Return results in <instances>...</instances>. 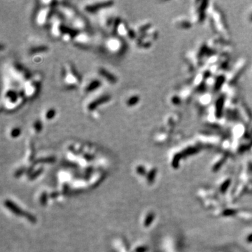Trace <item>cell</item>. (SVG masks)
<instances>
[{
    "mask_svg": "<svg viewBox=\"0 0 252 252\" xmlns=\"http://www.w3.org/2000/svg\"><path fill=\"white\" fill-rule=\"evenodd\" d=\"M63 80L64 85H66L67 88H74L79 83V76L78 74L70 65H67L64 67Z\"/></svg>",
    "mask_w": 252,
    "mask_h": 252,
    "instance_id": "1",
    "label": "cell"
},
{
    "mask_svg": "<svg viewBox=\"0 0 252 252\" xmlns=\"http://www.w3.org/2000/svg\"><path fill=\"white\" fill-rule=\"evenodd\" d=\"M53 7V5H50V6L46 5V7L40 10V13L37 17V22L39 24H45L48 20L50 19L52 16Z\"/></svg>",
    "mask_w": 252,
    "mask_h": 252,
    "instance_id": "2",
    "label": "cell"
},
{
    "mask_svg": "<svg viewBox=\"0 0 252 252\" xmlns=\"http://www.w3.org/2000/svg\"><path fill=\"white\" fill-rule=\"evenodd\" d=\"M106 47L113 53H118L123 49V43L118 38H109L106 42Z\"/></svg>",
    "mask_w": 252,
    "mask_h": 252,
    "instance_id": "3",
    "label": "cell"
},
{
    "mask_svg": "<svg viewBox=\"0 0 252 252\" xmlns=\"http://www.w3.org/2000/svg\"><path fill=\"white\" fill-rule=\"evenodd\" d=\"M113 4L112 1H103V2H92L89 3L85 6V10L88 12H95V11H98L99 9L107 8Z\"/></svg>",
    "mask_w": 252,
    "mask_h": 252,
    "instance_id": "4",
    "label": "cell"
},
{
    "mask_svg": "<svg viewBox=\"0 0 252 252\" xmlns=\"http://www.w3.org/2000/svg\"><path fill=\"white\" fill-rule=\"evenodd\" d=\"M99 74L100 75L101 77L104 78L105 80H107V81L110 82V83H116L117 81L114 75L112 74L111 72H109L108 70H105V69L100 68L99 70Z\"/></svg>",
    "mask_w": 252,
    "mask_h": 252,
    "instance_id": "5",
    "label": "cell"
},
{
    "mask_svg": "<svg viewBox=\"0 0 252 252\" xmlns=\"http://www.w3.org/2000/svg\"><path fill=\"white\" fill-rule=\"evenodd\" d=\"M101 85H102V84H101L100 80L99 79L92 80L86 86V88H85V91L88 92V93L89 92H93L95 91V90H96L97 89L100 88Z\"/></svg>",
    "mask_w": 252,
    "mask_h": 252,
    "instance_id": "6",
    "label": "cell"
},
{
    "mask_svg": "<svg viewBox=\"0 0 252 252\" xmlns=\"http://www.w3.org/2000/svg\"><path fill=\"white\" fill-rule=\"evenodd\" d=\"M55 116H56V111L54 109L50 108L46 111L43 116H44V118H46L47 120H50L53 118H54Z\"/></svg>",
    "mask_w": 252,
    "mask_h": 252,
    "instance_id": "7",
    "label": "cell"
},
{
    "mask_svg": "<svg viewBox=\"0 0 252 252\" xmlns=\"http://www.w3.org/2000/svg\"><path fill=\"white\" fill-rule=\"evenodd\" d=\"M137 98L136 96H132L130 97V98H127V100H126V105L127 106H132L134 105H135L136 103H137Z\"/></svg>",
    "mask_w": 252,
    "mask_h": 252,
    "instance_id": "8",
    "label": "cell"
},
{
    "mask_svg": "<svg viewBox=\"0 0 252 252\" xmlns=\"http://www.w3.org/2000/svg\"><path fill=\"white\" fill-rule=\"evenodd\" d=\"M32 129L36 130V132H40V130L42 129V123L40 120H36L32 125Z\"/></svg>",
    "mask_w": 252,
    "mask_h": 252,
    "instance_id": "9",
    "label": "cell"
},
{
    "mask_svg": "<svg viewBox=\"0 0 252 252\" xmlns=\"http://www.w3.org/2000/svg\"><path fill=\"white\" fill-rule=\"evenodd\" d=\"M21 134V130H20L19 127H13L12 130L10 132V134L13 137H18L19 134Z\"/></svg>",
    "mask_w": 252,
    "mask_h": 252,
    "instance_id": "10",
    "label": "cell"
}]
</instances>
